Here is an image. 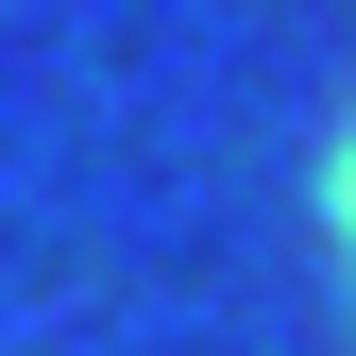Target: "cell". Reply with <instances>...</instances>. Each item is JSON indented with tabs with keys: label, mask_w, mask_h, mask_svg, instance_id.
Returning a JSON list of instances; mask_svg holds the SVG:
<instances>
[{
	"label": "cell",
	"mask_w": 356,
	"mask_h": 356,
	"mask_svg": "<svg viewBox=\"0 0 356 356\" xmlns=\"http://www.w3.org/2000/svg\"><path fill=\"white\" fill-rule=\"evenodd\" d=\"M339 238H356V170H339Z\"/></svg>",
	"instance_id": "1"
}]
</instances>
